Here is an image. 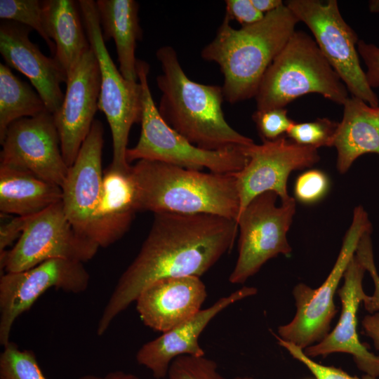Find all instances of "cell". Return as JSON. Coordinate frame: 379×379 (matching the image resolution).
Wrapping results in <instances>:
<instances>
[{
    "label": "cell",
    "mask_w": 379,
    "mask_h": 379,
    "mask_svg": "<svg viewBox=\"0 0 379 379\" xmlns=\"http://www.w3.org/2000/svg\"><path fill=\"white\" fill-rule=\"evenodd\" d=\"M235 220L213 214L154 213L149 232L137 256L123 272L98 324L103 335L116 317L156 280L200 277L233 247Z\"/></svg>",
    "instance_id": "6da1fadb"
},
{
    "label": "cell",
    "mask_w": 379,
    "mask_h": 379,
    "mask_svg": "<svg viewBox=\"0 0 379 379\" xmlns=\"http://www.w3.org/2000/svg\"><path fill=\"white\" fill-rule=\"evenodd\" d=\"M156 57L162 69L157 77L161 92L157 108L168 126L205 150L241 148L254 143L227 122L222 108L225 99L221 86L191 80L172 46L159 48Z\"/></svg>",
    "instance_id": "7a4b0ae2"
},
{
    "label": "cell",
    "mask_w": 379,
    "mask_h": 379,
    "mask_svg": "<svg viewBox=\"0 0 379 379\" xmlns=\"http://www.w3.org/2000/svg\"><path fill=\"white\" fill-rule=\"evenodd\" d=\"M299 20L284 4L258 22L233 28L225 18L201 58L217 63L224 99L234 104L255 98L262 77L294 33Z\"/></svg>",
    "instance_id": "3957f363"
},
{
    "label": "cell",
    "mask_w": 379,
    "mask_h": 379,
    "mask_svg": "<svg viewBox=\"0 0 379 379\" xmlns=\"http://www.w3.org/2000/svg\"><path fill=\"white\" fill-rule=\"evenodd\" d=\"M137 211L213 214L237 220L239 198L231 174L204 173L152 160L131 167Z\"/></svg>",
    "instance_id": "277c9868"
},
{
    "label": "cell",
    "mask_w": 379,
    "mask_h": 379,
    "mask_svg": "<svg viewBox=\"0 0 379 379\" xmlns=\"http://www.w3.org/2000/svg\"><path fill=\"white\" fill-rule=\"evenodd\" d=\"M310 93L343 105L349 98L345 85L314 38L295 31L262 77L254 98L256 110L285 108Z\"/></svg>",
    "instance_id": "5b68a950"
},
{
    "label": "cell",
    "mask_w": 379,
    "mask_h": 379,
    "mask_svg": "<svg viewBox=\"0 0 379 379\" xmlns=\"http://www.w3.org/2000/svg\"><path fill=\"white\" fill-rule=\"evenodd\" d=\"M138 80L142 86V114L139 140L126 154L130 164L142 159L161 161L182 168L231 174L241 171L248 158L243 147L208 151L196 147L168 126L161 117L148 83L149 65L142 60L136 65Z\"/></svg>",
    "instance_id": "8992f818"
},
{
    "label": "cell",
    "mask_w": 379,
    "mask_h": 379,
    "mask_svg": "<svg viewBox=\"0 0 379 379\" xmlns=\"http://www.w3.org/2000/svg\"><path fill=\"white\" fill-rule=\"evenodd\" d=\"M78 3L91 48L100 67L98 109L105 115L112 133L111 165L128 171L131 166L126 159L128 135L133 125L141 121L142 86L138 80L125 79L114 65L102 38L95 1L79 0Z\"/></svg>",
    "instance_id": "52a82bcc"
},
{
    "label": "cell",
    "mask_w": 379,
    "mask_h": 379,
    "mask_svg": "<svg viewBox=\"0 0 379 379\" xmlns=\"http://www.w3.org/2000/svg\"><path fill=\"white\" fill-rule=\"evenodd\" d=\"M371 230L368 216L361 206L355 207L351 225L343 240L337 260L323 284L312 288L297 284L293 295L296 312L288 324L279 326V337L302 350L320 342L330 332V325L337 310L333 298L347 265L355 255L362 236Z\"/></svg>",
    "instance_id": "ba28073f"
},
{
    "label": "cell",
    "mask_w": 379,
    "mask_h": 379,
    "mask_svg": "<svg viewBox=\"0 0 379 379\" xmlns=\"http://www.w3.org/2000/svg\"><path fill=\"white\" fill-rule=\"evenodd\" d=\"M285 4L310 29L322 54L352 96L378 107V95L368 84L360 65L358 36L342 17L338 1L290 0Z\"/></svg>",
    "instance_id": "9c48e42d"
},
{
    "label": "cell",
    "mask_w": 379,
    "mask_h": 379,
    "mask_svg": "<svg viewBox=\"0 0 379 379\" xmlns=\"http://www.w3.org/2000/svg\"><path fill=\"white\" fill-rule=\"evenodd\" d=\"M278 196L266 192L253 198L238 215V257L229 277L232 284H244L269 260L288 256L292 248L287 232L295 213V200L277 206Z\"/></svg>",
    "instance_id": "30bf717a"
},
{
    "label": "cell",
    "mask_w": 379,
    "mask_h": 379,
    "mask_svg": "<svg viewBox=\"0 0 379 379\" xmlns=\"http://www.w3.org/2000/svg\"><path fill=\"white\" fill-rule=\"evenodd\" d=\"M99 248L74 229L60 201L29 216L15 244L0 253L1 269L18 272L55 258L84 263L91 260Z\"/></svg>",
    "instance_id": "8fae6325"
},
{
    "label": "cell",
    "mask_w": 379,
    "mask_h": 379,
    "mask_svg": "<svg viewBox=\"0 0 379 379\" xmlns=\"http://www.w3.org/2000/svg\"><path fill=\"white\" fill-rule=\"evenodd\" d=\"M243 152L248 161L241 171L232 173L239 198V214L253 198L266 192L275 193L281 203L292 200L287 190L290 173L311 167L320 159L317 149L299 145L286 135L260 145L253 143L244 147Z\"/></svg>",
    "instance_id": "7c38bea8"
},
{
    "label": "cell",
    "mask_w": 379,
    "mask_h": 379,
    "mask_svg": "<svg viewBox=\"0 0 379 379\" xmlns=\"http://www.w3.org/2000/svg\"><path fill=\"white\" fill-rule=\"evenodd\" d=\"M90 276L83 262L67 259L47 260L30 269L6 272L0 279V343L10 342L15 319L27 311L48 289L79 293L88 287Z\"/></svg>",
    "instance_id": "4fadbf2b"
},
{
    "label": "cell",
    "mask_w": 379,
    "mask_h": 379,
    "mask_svg": "<svg viewBox=\"0 0 379 379\" xmlns=\"http://www.w3.org/2000/svg\"><path fill=\"white\" fill-rule=\"evenodd\" d=\"M0 143V165L62 187L69 167L62 157L53 114L47 111L14 121Z\"/></svg>",
    "instance_id": "5bb4252c"
},
{
    "label": "cell",
    "mask_w": 379,
    "mask_h": 379,
    "mask_svg": "<svg viewBox=\"0 0 379 379\" xmlns=\"http://www.w3.org/2000/svg\"><path fill=\"white\" fill-rule=\"evenodd\" d=\"M100 91V67L91 48L67 74L62 103L53 114L68 167L74 162L91 129L98 109Z\"/></svg>",
    "instance_id": "9a60e30c"
},
{
    "label": "cell",
    "mask_w": 379,
    "mask_h": 379,
    "mask_svg": "<svg viewBox=\"0 0 379 379\" xmlns=\"http://www.w3.org/2000/svg\"><path fill=\"white\" fill-rule=\"evenodd\" d=\"M103 145V126L95 119L61 187L62 203L67 219L77 231L90 239L102 191Z\"/></svg>",
    "instance_id": "2e32d148"
},
{
    "label": "cell",
    "mask_w": 379,
    "mask_h": 379,
    "mask_svg": "<svg viewBox=\"0 0 379 379\" xmlns=\"http://www.w3.org/2000/svg\"><path fill=\"white\" fill-rule=\"evenodd\" d=\"M32 30L15 22L0 23V53L9 67L24 74L43 100L47 110L54 114L64 99L61 84L67 76L55 58L47 57L29 38Z\"/></svg>",
    "instance_id": "e0dca14e"
},
{
    "label": "cell",
    "mask_w": 379,
    "mask_h": 379,
    "mask_svg": "<svg viewBox=\"0 0 379 379\" xmlns=\"http://www.w3.org/2000/svg\"><path fill=\"white\" fill-rule=\"evenodd\" d=\"M366 270L355 255L345 272L343 286L338 290L342 310L335 328L320 342L303 350L310 357L347 353L365 374L379 377V355L370 352L357 333V312L366 295L363 288Z\"/></svg>",
    "instance_id": "ac0fdd59"
},
{
    "label": "cell",
    "mask_w": 379,
    "mask_h": 379,
    "mask_svg": "<svg viewBox=\"0 0 379 379\" xmlns=\"http://www.w3.org/2000/svg\"><path fill=\"white\" fill-rule=\"evenodd\" d=\"M256 293L254 287L243 286L220 298L190 319L145 343L136 353L137 362L149 369L154 379H164L167 377L170 365L175 358L182 355L205 356L199 343L204 328L227 307Z\"/></svg>",
    "instance_id": "d6986e66"
},
{
    "label": "cell",
    "mask_w": 379,
    "mask_h": 379,
    "mask_svg": "<svg viewBox=\"0 0 379 379\" xmlns=\"http://www.w3.org/2000/svg\"><path fill=\"white\" fill-rule=\"evenodd\" d=\"M206 298V287L200 277L185 276L154 281L135 302L143 324L163 333L194 317Z\"/></svg>",
    "instance_id": "ffe728a7"
},
{
    "label": "cell",
    "mask_w": 379,
    "mask_h": 379,
    "mask_svg": "<svg viewBox=\"0 0 379 379\" xmlns=\"http://www.w3.org/2000/svg\"><path fill=\"white\" fill-rule=\"evenodd\" d=\"M137 212L131 169L123 171L110 164L104 170L102 195L91 239L99 247L110 246L127 232Z\"/></svg>",
    "instance_id": "44dd1931"
},
{
    "label": "cell",
    "mask_w": 379,
    "mask_h": 379,
    "mask_svg": "<svg viewBox=\"0 0 379 379\" xmlns=\"http://www.w3.org/2000/svg\"><path fill=\"white\" fill-rule=\"evenodd\" d=\"M343 106L333 145L337 150L336 168L340 173H346L363 154L379 155V105L372 107L352 96Z\"/></svg>",
    "instance_id": "7402d4cb"
},
{
    "label": "cell",
    "mask_w": 379,
    "mask_h": 379,
    "mask_svg": "<svg viewBox=\"0 0 379 379\" xmlns=\"http://www.w3.org/2000/svg\"><path fill=\"white\" fill-rule=\"evenodd\" d=\"M46 32L55 44L54 58L67 74L91 49L78 1H42Z\"/></svg>",
    "instance_id": "603a6c76"
},
{
    "label": "cell",
    "mask_w": 379,
    "mask_h": 379,
    "mask_svg": "<svg viewBox=\"0 0 379 379\" xmlns=\"http://www.w3.org/2000/svg\"><path fill=\"white\" fill-rule=\"evenodd\" d=\"M96 2L102 35L106 42L113 39L119 71L129 81H137L135 51L142 30L139 22V4L134 0H98Z\"/></svg>",
    "instance_id": "cb8c5ba5"
},
{
    "label": "cell",
    "mask_w": 379,
    "mask_h": 379,
    "mask_svg": "<svg viewBox=\"0 0 379 379\" xmlns=\"http://www.w3.org/2000/svg\"><path fill=\"white\" fill-rule=\"evenodd\" d=\"M62 199L60 186L28 172L0 165L1 214L32 216Z\"/></svg>",
    "instance_id": "d4e9b609"
},
{
    "label": "cell",
    "mask_w": 379,
    "mask_h": 379,
    "mask_svg": "<svg viewBox=\"0 0 379 379\" xmlns=\"http://www.w3.org/2000/svg\"><path fill=\"white\" fill-rule=\"evenodd\" d=\"M39 95L16 77L7 65L0 64V141L14 121L47 112Z\"/></svg>",
    "instance_id": "484cf974"
},
{
    "label": "cell",
    "mask_w": 379,
    "mask_h": 379,
    "mask_svg": "<svg viewBox=\"0 0 379 379\" xmlns=\"http://www.w3.org/2000/svg\"><path fill=\"white\" fill-rule=\"evenodd\" d=\"M0 18L35 30L44 40L51 52L55 53V44L47 35L44 25L42 1L0 0Z\"/></svg>",
    "instance_id": "4316f807"
},
{
    "label": "cell",
    "mask_w": 379,
    "mask_h": 379,
    "mask_svg": "<svg viewBox=\"0 0 379 379\" xmlns=\"http://www.w3.org/2000/svg\"><path fill=\"white\" fill-rule=\"evenodd\" d=\"M0 354V379H47L34 352L9 342Z\"/></svg>",
    "instance_id": "83f0119b"
},
{
    "label": "cell",
    "mask_w": 379,
    "mask_h": 379,
    "mask_svg": "<svg viewBox=\"0 0 379 379\" xmlns=\"http://www.w3.org/2000/svg\"><path fill=\"white\" fill-rule=\"evenodd\" d=\"M338 123L327 118L295 123L286 133V137L292 142L302 146L317 149L321 147H332Z\"/></svg>",
    "instance_id": "f1b7e54d"
},
{
    "label": "cell",
    "mask_w": 379,
    "mask_h": 379,
    "mask_svg": "<svg viewBox=\"0 0 379 379\" xmlns=\"http://www.w3.org/2000/svg\"><path fill=\"white\" fill-rule=\"evenodd\" d=\"M168 379H226L218 370L212 359L201 357L182 355L171 364ZM232 379H253L250 376H237Z\"/></svg>",
    "instance_id": "f546056e"
},
{
    "label": "cell",
    "mask_w": 379,
    "mask_h": 379,
    "mask_svg": "<svg viewBox=\"0 0 379 379\" xmlns=\"http://www.w3.org/2000/svg\"><path fill=\"white\" fill-rule=\"evenodd\" d=\"M330 181L321 170L312 169L301 173L294 185L295 200L304 204H312L327 194Z\"/></svg>",
    "instance_id": "4dcf8cb0"
},
{
    "label": "cell",
    "mask_w": 379,
    "mask_h": 379,
    "mask_svg": "<svg viewBox=\"0 0 379 379\" xmlns=\"http://www.w3.org/2000/svg\"><path fill=\"white\" fill-rule=\"evenodd\" d=\"M252 119L262 141H272L285 135L294 122L288 117L285 108L255 110Z\"/></svg>",
    "instance_id": "1f68e13d"
},
{
    "label": "cell",
    "mask_w": 379,
    "mask_h": 379,
    "mask_svg": "<svg viewBox=\"0 0 379 379\" xmlns=\"http://www.w3.org/2000/svg\"><path fill=\"white\" fill-rule=\"evenodd\" d=\"M275 338L279 345L286 349L288 352L296 360L304 364L314 375L316 379H375L373 376L365 374L362 378L352 376L341 369L333 366H325L314 361L308 357L304 350L298 346L284 340L274 334Z\"/></svg>",
    "instance_id": "d6a6232c"
},
{
    "label": "cell",
    "mask_w": 379,
    "mask_h": 379,
    "mask_svg": "<svg viewBox=\"0 0 379 379\" xmlns=\"http://www.w3.org/2000/svg\"><path fill=\"white\" fill-rule=\"evenodd\" d=\"M355 256L366 272L369 273L374 284L373 294L371 295L366 294L362 302L366 310L370 314L378 312H379V274L373 259L371 231L366 232L361 238L355 252Z\"/></svg>",
    "instance_id": "836d02e7"
},
{
    "label": "cell",
    "mask_w": 379,
    "mask_h": 379,
    "mask_svg": "<svg viewBox=\"0 0 379 379\" xmlns=\"http://www.w3.org/2000/svg\"><path fill=\"white\" fill-rule=\"evenodd\" d=\"M226 13L224 18L230 22L235 20L241 27L258 22L265 16L258 11L251 0H226Z\"/></svg>",
    "instance_id": "e575fe53"
},
{
    "label": "cell",
    "mask_w": 379,
    "mask_h": 379,
    "mask_svg": "<svg viewBox=\"0 0 379 379\" xmlns=\"http://www.w3.org/2000/svg\"><path fill=\"white\" fill-rule=\"evenodd\" d=\"M357 51L367 67L365 73L368 84L371 88L379 87V47L359 40Z\"/></svg>",
    "instance_id": "d590c367"
},
{
    "label": "cell",
    "mask_w": 379,
    "mask_h": 379,
    "mask_svg": "<svg viewBox=\"0 0 379 379\" xmlns=\"http://www.w3.org/2000/svg\"><path fill=\"white\" fill-rule=\"evenodd\" d=\"M29 216H16L3 221L0 226V253L21 236Z\"/></svg>",
    "instance_id": "8d00e7d4"
},
{
    "label": "cell",
    "mask_w": 379,
    "mask_h": 379,
    "mask_svg": "<svg viewBox=\"0 0 379 379\" xmlns=\"http://www.w3.org/2000/svg\"><path fill=\"white\" fill-rule=\"evenodd\" d=\"M362 327L365 334L379 350V312L366 315L362 320Z\"/></svg>",
    "instance_id": "74e56055"
},
{
    "label": "cell",
    "mask_w": 379,
    "mask_h": 379,
    "mask_svg": "<svg viewBox=\"0 0 379 379\" xmlns=\"http://www.w3.org/2000/svg\"><path fill=\"white\" fill-rule=\"evenodd\" d=\"M255 8L265 15L284 4L281 0H251Z\"/></svg>",
    "instance_id": "f35d334b"
},
{
    "label": "cell",
    "mask_w": 379,
    "mask_h": 379,
    "mask_svg": "<svg viewBox=\"0 0 379 379\" xmlns=\"http://www.w3.org/2000/svg\"><path fill=\"white\" fill-rule=\"evenodd\" d=\"M78 379H140L135 374L126 373L122 371L110 372L105 375L99 376L93 374H87L79 377Z\"/></svg>",
    "instance_id": "ab89813d"
},
{
    "label": "cell",
    "mask_w": 379,
    "mask_h": 379,
    "mask_svg": "<svg viewBox=\"0 0 379 379\" xmlns=\"http://www.w3.org/2000/svg\"><path fill=\"white\" fill-rule=\"evenodd\" d=\"M368 8L371 13H379V0H371L368 2Z\"/></svg>",
    "instance_id": "60d3db41"
}]
</instances>
